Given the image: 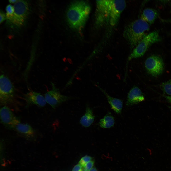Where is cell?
<instances>
[{"mask_svg": "<svg viewBox=\"0 0 171 171\" xmlns=\"http://www.w3.org/2000/svg\"><path fill=\"white\" fill-rule=\"evenodd\" d=\"M90 9L89 4L84 1L72 4L67 13V20L70 27L76 30H81L87 20Z\"/></svg>", "mask_w": 171, "mask_h": 171, "instance_id": "obj_1", "label": "cell"}, {"mask_svg": "<svg viewBox=\"0 0 171 171\" xmlns=\"http://www.w3.org/2000/svg\"><path fill=\"white\" fill-rule=\"evenodd\" d=\"M149 29L147 23L141 19L135 20L125 27L123 35L131 49L134 48L147 35Z\"/></svg>", "mask_w": 171, "mask_h": 171, "instance_id": "obj_2", "label": "cell"}, {"mask_svg": "<svg viewBox=\"0 0 171 171\" xmlns=\"http://www.w3.org/2000/svg\"><path fill=\"white\" fill-rule=\"evenodd\" d=\"M160 40L158 31H155L147 34L133 49L128 58V61L142 57L151 45Z\"/></svg>", "mask_w": 171, "mask_h": 171, "instance_id": "obj_3", "label": "cell"}, {"mask_svg": "<svg viewBox=\"0 0 171 171\" xmlns=\"http://www.w3.org/2000/svg\"><path fill=\"white\" fill-rule=\"evenodd\" d=\"M13 7L14 12L13 14L6 19L15 25L20 26L23 24L28 14V4L25 1L18 0Z\"/></svg>", "mask_w": 171, "mask_h": 171, "instance_id": "obj_4", "label": "cell"}, {"mask_svg": "<svg viewBox=\"0 0 171 171\" xmlns=\"http://www.w3.org/2000/svg\"><path fill=\"white\" fill-rule=\"evenodd\" d=\"M15 94V87L9 78L4 74L0 77V101L2 104L13 102Z\"/></svg>", "mask_w": 171, "mask_h": 171, "instance_id": "obj_5", "label": "cell"}, {"mask_svg": "<svg viewBox=\"0 0 171 171\" xmlns=\"http://www.w3.org/2000/svg\"><path fill=\"white\" fill-rule=\"evenodd\" d=\"M111 0L96 1L95 23L100 27L109 24Z\"/></svg>", "mask_w": 171, "mask_h": 171, "instance_id": "obj_6", "label": "cell"}, {"mask_svg": "<svg viewBox=\"0 0 171 171\" xmlns=\"http://www.w3.org/2000/svg\"><path fill=\"white\" fill-rule=\"evenodd\" d=\"M145 66L148 72L152 76L156 77L163 72L164 64L162 58L157 55H152L146 60Z\"/></svg>", "mask_w": 171, "mask_h": 171, "instance_id": "obj_7", "label": "cell"}, {"mask_svg": "<svg viewBox=\"0 0 171 171\" xmlns=\"http://www.w3.org/2000/svg\"><path fill=\"white\" fill-rule=\"evenodd\" d=\"M52 89L46 92L44 97L47 103L55 109L62 103L70 99L71 97L61 94L59 89L52 83Z\"/></svg>", "mask_w": 171, "mask_h": 171, "instance_id": "obj_8", "label": "cell"}, {"mask_svg": "<svg viewBox=\"0 0 171 171\" xmlns=\"http://www.w3.org/2000/svg\"><path fill=\"white\" fill-rule=\"evenodd\" d=\"M126 5L124 0H111L109 22L111 26L114 27L117 24Z\"/></svg>", "mask_w": 171, "mask_h": 171, "instance_id": "obj_9", "label": "cell"}, {"mask_svg": "<svg viewBox=\"0 0 171 171\" xmlns=\"http://www.w3.org/2000/svg\"><path fill=\"white\" fill-rule=\"evenodd\" d=\"M0 121L7 128L14 129L16 126L20 122L19 118L15 116L10 109L6 106L1 108Z\"/></svg>", "mask_w": 171, "mask_h": 171, "instance_id": "obj_10", "label": "cell"}, {"mask_svg": "<svg viewBox=\"0 0 171 171\" xmlns=\"http://www.w3.org/2000/svg\"><path fill=\"white\" fill-rule=\"evenodd\" d=\"M144 99L140 89L135 86L130 90L128 94L126 105L129 106L138 104L144 100Z\"/></svg>", "mask_w": 171, "mask_h": 171, "instance_id": "obj_11", "label": "cell"}, {"mask_svg": "<svg viewBox=\"0 0 171 171\" xmlns=\"http://www.w3.org/2000/svg\"><path fill=\"white\" fill-rule=\"evenodd\" d=\"M25 99L28 104L35 105L40 107L44 106L47 103L44 97L40 93L34 91L27 93L25 95Z\"/></svg>", "mask_w": 171, "mask_h": 171, "instance_id": "obj_12", "label": "cell"}, {"mask_svg": "<svg viewBox=\"0 0 171 171\" xmlns=\"http://www.w3.org/2000/svg\"><path fill=\"white\" fill-rule=\"evenodd\" d=\"M18 133L28 139L32 138L35 135L34 129L29 124L20 122L15 126L14 129Z\"/></svg>", "mask_w": 171, "mask_h": 171, "instance_id": "obj_13", "label": "cell"}, {"mask_svg": "<svg viewBox=\"0 0 171 171\" xmlns=\"http://www.w3.org/2000/svg\"><path fill=\"white\" fill-rule=\"evenodd\" d=\"M97 86L105 95L108 103L113 110L117 114L120 113L123 107L122 101L120 99L111 96L100 86L97 85Z\"/></svg>", "mask_w": 171, "mask_h": 171, "instance_id": "obj_14", "label": "cell"}, {"mask_svg": "<svg viewBox=\"0 0 171 171\" xmlns=\"http://www.w3.org/2000/svg\"><path fill=\"white\" fill-rule=\"evenodd\" d=\"M95 117L92 109L90 107L87 106L86 107L84 114L80 119V123L84 127H88L93 122Z\"/></svg>", "mask_w": 171, "mask_h": 171, "instance_id": "obj_15", "label": "cell"}, {"mask_svg": "<svg viewBox=\"0 0 171 171\" xmlns=\"http://www.w3.org/2000/svg\"><path fill=\"white\" fill-rule=\"evenodd\" d=\"M158 15L157 12L152 8L144 9L141 15V19L150 24L153 23Z\"/></svg>", "mask_w": 171, "mask_h": 171, "instance_id": "obj_16", "label": "cell"}, {"mask_svg": "<svg viewBox=\"0 0 171 171\" xmlns=\"http://www.w3.org/2000/svg\"><path fill=\"white\" fill-rule=\"evenodd\" d=\"M114 118L111 115H107L100 120L99 125L101 128H109L114 125Z\"/></svg>", "mask_w": 171, "mask_h": 171, "instance_id": "obj_17", "label": "cell"}, {"mask_svg": "<svg viewBox=\"0 0 171 171\" xmlns=\"http://www.w3.org/2000/svg\"><path fill=\"white\" fill-rule=\"evenodd\" d=\"M162 90L168 96H171V79L162 83L160 85Z\"/></svg>", "mask_w": 171, "mask_h": 171, "instance_id": "obj_18", "label": "cell"}, {"mask_svg": "<svg viewBox=\"0 0 171 171\" xmlns=\"http://www.w3.org/2000/svg\"><path fill=\"white\" fill-rule=\"evenodd\" d=\"M92 158L90 156H86L82 157L79 162V164L82 167L89 162L91 160Z\"/></svg>", "mask_w": 171, "mask_h": 171, "instance_id": "obj_19", "label": "cell"}, {"mask_svg": "<svg viewBox=\"0 0 171 171\" xmlns=\"http://www.w3.org/2000/svg\"><path fill=\"white\" fill-rule=\"evenodd\" d=\"M6 10L7 12L6 14L7 19L12 15L14 12V8L13 6L9 4L6 6Z\"/></svg>", "mask_w": 171, "mask_h": 171, "instance_id": "obj_20", "label": "cell"}, {"mask_svg": "<svg viewBox=\"0 0 171 171\" xmlns=\"http://www.w3.org/2000/svg\"><path fill=\"white\" fill-rule=\"evenodd\" d=\"M94 163V161L91 160L86 164L83 167V169L86 171H89L92 168Z\"/></svg>", "mask_w": 171, "mask_h": 171, "instance_id": "obj_21", "label": "cell"}, {"mask_svg": "<svg viewBox=\"0 0 171 171\" xmlns=\"http://www.w3.org/2000/svg\"><path fill=\"white\" fill-rule=\"evenodd\" d=\"M82 166L79 164L76 165L73 169L72 171H81L82 170Z\"/></svg>", "mask_w": 171, "mask_h": 171, "instance_id": "obj_22", "label": "cell"}, {"mask_svg": "<svg viewBox=\"0 0 171 171\" xmlns=\"http://www.w3.org/2000/svg\"><path fill=\"white\" fill-rule=\"evenodd\" d=\"M0 23L6 19V15H5L4 14L2 11H0Z\"/></svg>", "mask_w": 171, "mask_h": 171, "instance_id": "obj_23", "label": "cell"}, {"mask_svg": "<svg viewBox=\"0 0 171 171\" xmlns=\"http://www.w3.org/2000/svg\"><path fill=\"white\" fill-rule=\"evenodd\" d=\"M165 98L170 103H171V96H165Z\"/></svg>", "mask_w": 171, "mask_h": 171, "instance_id": "obj_24", "label": "cell"}, {"mask_svg": "<svg viewBox=\"0 0 171 171\" xmlns=\"http://www.w3.org/2000/svg\"><path fill=\"white\" fill-rule=\"evenodd\" d=\"M18 0H9V2L11 3H15Z\"/></svg>", "mask_w": 171, "mask_h": 171, "instance_id": "obj_25", "label": "cell"}, {"mask_svg": "<svg viewBox=\"0 0 171 171\" xmlns=\"http://www.w3.org/2000/svg\"><path fill=\"white\" fill-rule=\"evenodd\" d=\"M89 171H97L96 168L92 167Z\"/></svg>", "mask_w": 171, "mask_h": 171, "instance_id": "obj_26", "label": "cell"}, {"mask_svg": "<svg viewBox=\"0 0 171 171\" xmlns=\"http://www.w3.org/2000/svg\"><path fill=\"white\" fill-rule=\"evenodd\" d=\"M81 171H86L85 170H84L83 169H82V170Z\"/></svg>", "mask_w": 171, "mask_h": 171, "instance_id": "obj_27", "label": "cell"}, {"mask_svg": "<svg viewBox=\"0 0 171 171\" xmlns=\"http://www.w3.org/2000/svg\"><path fill=\"white\" fill-rule=\"evenodd\" d=\"M170 108V109H171V107Z\"/></svg>", "mask_w": 171, "mask_h": 171, "instance_id": "obj_28", "label": "cell"}]
</instances>
